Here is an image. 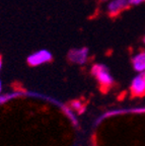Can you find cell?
Wrapping results in <instances>:
<instances>
[{
	"mask_svg": "<svg viewBox=\"0 0 145 146\" xmlns=\"http://www.w3.org/2000/svg\"><path fill=\"white\" fill-rule=\"evenodd\" d=\"M91 75L98 80L102 86H110L114 83V78L111 75L109 68L104 64L96 63L91 67Z\"/></svg>",
	"mask_w": 145,
	"mask_h": 146,
	"instance_id": "cell-1",
	"label": "cell"
},
{
	"mask_svg": "<svg viewBox=\"0 0 145 146\" xmlns=\"http://www.w3.org/2000/svg\"><path fill=\"white\" fill-rule=\"evenodd\" d=\"M53 60V55L47 49H42L29 55L27 58V63L32 67H37L43 64L49 63Z\"/></svg>",
	"mask_w": 145,
	"mask_h": 146,
	"instance_id": "cell-2",
	"label": "cell"
},
{
	"mask_svg": "<svg viewBox=\"0 0 145 146\" xmlns=\"http://www.w3.org/2000/svg\"><path fill=\"white\" fill-rule=\"evenodd\" d=\"M89 49L87 47L72 48L67 53V59L69 62L76 65H83L88 61Z\"/></svg>",
	"mask_w": 145,
	"mask_h": 146,
	"instance_id": "cell-3",
	"label": "cell"
},
{
	"mask_svg": "<svg viewBox=\"0 0 145 146\" xmlns=\"http://www.w3.org/2000/svg\"><path fill=\"white\" fill-rule=\"evenodd\" d=\"M129 7L128 0H109L107 4V13L110 17H117Z\"/></svg>",
	"mask_w": 145,
	"mask_h": 146,
	"instance_id": "cell-4",
	"label": "cell"
},
{
	"mask_svg": "<svg viewBox=\"0 0 145 146\" xmlns=\"http://www.w3.org/2000/svg\"><path fill=\"white\" fill-rule=\"evenodd\" d=\"M131 90L136 96L145 94V76L143 72L133 78L131 82Z\"/></svg>",
	"mask_w": 145,
	"mask_h": 146,
	"instance_id": "cell-5",
	"label": "cell"
},
{
	"mask_svg": "<svg viewBox=\"0 0 145 146\" xmlns=\"http://www.w3.org/2000/svg\"><path fill=\"white\" fill-rule=\"evenodd\" d=\"M132 66L135 71L139 73L145 72V50L140 51L134 55L131 60Z\"/></svg>",
	"mask_w": 145,
	"mask_h": 146,
	"instance_id": "cell-6",
	"label": "cell"
},
{
	"mask_svg": "<svg viewBox=\"0 0 145 146\" xmlns=\"http://www.w3.org/2000/svg\"><path fill=\"white\" fill-rule=\"evenodd\" d=\"M129 2L130 7L131 6H138V5H141L143 3H145V0H128Z\"/></svg>",
	"mask_w": 145,
	"mask_h": 146,
	"instance_id": "cell-7",
	"label": "cell"
},
{
	"mask_svg": "<svg viewBox=\"0 0 145 146\" xmlns=\"http://www.w3.org/2000/svg\"><path fill=\"white\" fill-rule=\"evenodd\" d=\"M71 106L74 107L75 109H80V108L82 107V104H81V102H79V100H73L72 103H71Z\"/></svg>",
	"mask_w": 145,
	"mask_h": 146,
	"instance_id": "cell-8",
	"label": "cell"
},
{
	"mask_svg": "<svg viewBox=\"0 0 145 146\" xmlns=\"http://www.w3.org/2000/svg\"><path fill=\"white\" fill-rule=\"evenodd\" d=\"M66 113H67V114H68L69 118H70L71 120H72V121L74 122V124H75V125H76V124H77V120H76V118H75V117H74V115H73L72 113H71L70 111H69V110H66Z\"/></svg>",
	"mask_w": 145,
	"mask_h": 146,
	"instance_id": "cell-9",
	"label": "cell"
},
{
	"mask_svg": "<svg viewBox=\"0 0 145 146\" xmlns=\"http://www.w3.org/2000/svg\"><path fill=\"white\" fill-rule=\"evenodd\" d=\"M9 98H11L10 94H4V96H0V103H4V102L9 100Z\"/></svg>",
	"mask_w": 145,
	"mask_h": 146,
	"instance_id": "cell-10",
	"label": "cell"
},
{
	"mask_svg": "<svg viewBox=\"0 0 145 146\" xmlns=\"http://www.w3.org/2000/svg\"><path fill=\"white\" fill-rule=\"evenodd\" d=\"M2 69V57H1V55H0V71Z\"/></svg>",
	"mask_w": 145,
	"mask_h": 146,
	"instance_id": "cell-11",
	"label": "cell"
},
{
	"mask_svg": "<svg viewBox=\"0 0 145 146\" xmlns=\"http://www.w3.org/2000/svg\"><path fill=\"white\" fill-rule=\"evenodd\" d=\"M142 42H143V44L145 45V35H144V36H143V39H142Z\"/></svg>",
	"mask_w": 145,
	"mask_h": 146,
	"instance_id": "cell-12",
	"label": "cell"
},
{
	"mask_svg": "<svg viewBox=\"0 0 145 146\" xmlns=\"http://www.w3.org/2000/svg\"><path fill=\"white\" fill-rule=\"evenodd\" d=\"M1 89H2V83H1V81H0V91H1Z\"/></svg>",
	"mask_w": 145,
	"mask_h": 146,
	"instance_id": "cell-13",
	"label": "cell"
},
{
	"mask_svg": "<svg viewBox=\"0 0 145 146\" xmlns=\"http://www.w3.org/2000/svg\"><path fill=\"white\" fill-rule=\"evenodd\" d=\"M100 2H107V1H109V0H100Z\"/></svg>",
	"mask_w": 145,
	"mask_h": 146,
	"instance_id": "cell-14",
	"label": "cell"
},
{
	"mask_svg": "<svg viewBox=\"0 0 145 146\" xmlns=\"http://www.w3.org/2000/svg\"><path fill=\"white\" fill-rule=\"evenodd\" d=\"M143 73H144V76H145V72H143Z\"/></svg>",
	"mask_w": 145,
	"mask_h": 146,
	"instance_id": "cell-15",
	"label": "cell"
}]
</instances>
